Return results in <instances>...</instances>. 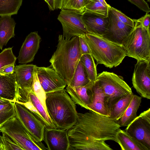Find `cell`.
Masks as SVG:
<instances>
[{
	"mask_svg": "<svg viewBox=\"0 0 150 150\" xmlns=\"http://www.w3.org/2000/svg\"><path fill=\"white\" fill-rule=\"evenodd\" d=\"M35 65L32 64H23L15 66L14 73L19 89L28 92L32 90L33 71Z\"/></svg>",
	"mask_w": 150,
	"mask_h": 150,
	"instance_id": "cell-20",
	"label": "cell"
},
{
	"mask_svg": "<svg viewBox=\"0 0 150 150\" xmlns=\"http://www.w3.org/2000/svg\"><path fill=\"white\" fill-rule=\"evenodd\" d=\"M79 48L81 55L91 54L90 48L85 39V35L79 36Z\"/></svg>",
	"mask_w": 150,
	"mask_h": 150,
	"instance_id": "cell-36",
	"label": "cell"
},
{
	"mask_svg": "<svg viewBox=\"0 0 150 150\" xmlns=\"http://www.w3.org/2000/svg\"><path fill=\"white\" fill-rule=\"evenodd\" d=\"M16 59L13 53L12 47L4 49L0 53V70L8 66L15 64Z\"/></svg>",
	"mask_w": 150,
	"mask_h": 150,
	"instance_id": "cell-32",
	"label": "cell"
},
{
	"mask_svg": "<svg viewBox=\"0 0 150 150\" xmlns=\"http://www.w3.org/2000/svg\"><path fill=\"white\" fill-rule=\"evenodd\" d=\"M81 56L78 36L68 40L62 35H59L56 50L49 62L51 67L60 76L67 86L70 84Z\"/></svg>",
	"mask_w": 150,
	"mask_h": 150,
	"instance_id": "cell-2",
	"label": "cell"
},
{
	"mask_svg": "<svg viewBox=\"0 0 150 150\" xmlns=\"http://www.w3.org/2000/svg\"><path fill=\"white\" fill-rule=\"evenodd\" d=\"M93 0H84L85 6L89 3L91 1Z\"/></svg>",
	"mask_w": 150,
	"mask_h": 150,
	"instance_id": "cell-45",
	"label": "cell"
},
{
	"mask_svg": "<svg viewBox=\"0 0 150 150\" xmlns=\"http://www.w3.org/2000/svg\"><path fill=\"white\" fill-rule=\"evenodd\" d=\"M85 37L91 54L97 64H103L111 68L119 65L127 56L122 45L101 36L88 33L85 35Z\"/></svg>",
	"mask_w": 150,
	"mask_h": 150,
	"instance_id": "cell-4",
	"label": "cell"
},
{
	"mask_svg": "<svg viewBox=\"0 0 150 150\" xmlns=\"http://www.w3.org/2000/svg\"><path fill=\"white\" fill-rule=\"evenodd\" d=\"M81 19L88 33L102 36L107 30L108 17H100L85 11L82 14Z\"/></svg>",
	"mask_w": 150,
	"mask_h": 150,
	"instance_id": "cell-18",
	"label": "cell"
},
{
	"mask_svg": "<svg viewBox=\"0 0 150 150\" xmlns=\"http://www.w3.org/2000/svg\"><path fill=\"white\" fill-rule=\"evenodd\" d=\"M125 131L146 149L150 150V122L140 115L129 125Z\"/></svg>",
	"mask_w": 150,
	"mask_h": 150,
	"instance_id": "cell-14",
	"label": "cell"
},
{
	"mask_svg": "<svg viewBox=\"0 0 150 150\" xmlns=\"http://www.w3.org/2000/svg\"><path fill=\"white\" fill-rule=\"evenodd\" d=\"M104 6H105L109 7L110 6L106 2L105 0H98Z\"/></svg>",
	"mask_w": 150,
	"mask_h": 150,
	"instance_id": "cell-43",
	"label": "cell"
},
{
	"mask_svg": "<svg viewBox=\"0 0 150 150\" xmlns=\"http://www.w3.org/2000/svg\"><path fill=\"white\" fill-rule=\"evenodd\" d=\"M134 28L122 46L126 56L150 62V33L142 26L138 19H133Z\"/></svg>",
	"mask_w": 150,
	"mask_h": 150,
	"instance_id": "cell-5",
	"label": "cell"
},
{
	"mask_svg": "<svg viewBox=\"0 0 150 150\" xmlns=\"http://www.w3.org/2000/svg\"><path fill=\"white\" fill-rule=\"evenodd\" d=\"M16 102L30 110L45 127L56 128L41 103L33 91H27L18 89Z\"/></svg>",
	"mask_w": 150,
	"mask_h": 150,
	"instance_id": "cell-10",
	"label": "cell"
},
{
	"mask_svg": "<svg viewBox=\"0 0 150 150\" xmlns=\"http://www.w3.org/2000/svg\"><path fill=\"white\" fill-rule=\"evenodd\" d=\"M1 139L5 150H23L20 146L16 144L9 137L4 134L1 136Z\"/></svg>",
	"mask_w": 150,
	"mask_h": 150,
	"instance_id": "cell-35",
	"label": "cell"
},
{
	"mask_svg": "<svg viewBox=\"0 0 150 150\" xmlns=\"http://www.w3.org/2000/svg\"><path fill=\"white\" fill-rule=\"evenodd\" d=\"M133 95L132 93L120 99L111 108L108 117L116 121L120 118L129 105Z\"/></svg>",
	"mask_w": 150,
	"mask_h": 150,
	"instance_id": "cell-25",
	"label": "cell"
},
{
	"mask_svg": "<svg viewBox=\"0 0 150 150\" xmlns=\"http://www.w3.org/2000/svg\"><path fill=\"white\" fill-rule=\"evenodd\" d=\"M15 64L8 66L0 70V74L7 75L14 73Z\"/></svg>",
	"mask_w": 150,
	"mask_h": 150,
	"instance_id": "cell-39",
	"label": "cell"
},
{
	"mask_svg": "<svg viewBox=\"0 0 150 150\" xmlns=\"http://www.w3.org/2000/svg\"><path fill=\"white\" fill-rule=\"evenodd\" d=\"M62 9L83 13L85 11L84 0H64Z\"/></svg>",
	"mask_w": 150,
	"mask_h": 150,
	"instance_id": "cell-33",
	"label": "cell"
},
{
	"mask_svg": "<svg viewBox=\"0 0 150 150\" xmlns=\"http://www.w3.org/2000/svg\"><path fill=\"white\" fill-rule=\"evenodd\" d=\"M148 2H150V0H147Z\"/></svg>",
	"mask_w": 150,
	"mask_h": 150,
	"instance_id": "cell-46",
	"label": "cell"
},
{
	"mask_svg": "<svg viewBox=\"0 0 150 150\" xmlns=\"http://www.w3.org/2000/svg\"><path fill=\"white\" fill-rule=\"evenodd\" d=\"M41 38L38 32H32L26 37L18 57L19 63L26 64L32 62L40 47Z\"/></svg>",
	"mask_w": 150,
	"mask_h": 150,
	"instance_id": "cell-16",
	"label": "cell"
},
{
	"mask_svg": "<svg viewBox=\"0 0 150 150\" xmlns=\"http://www.w3.org/2000/svg\"><path fill=\"white\" fill-rule=\"evenodd\" d=\"M82 13L68 9H61L57 19L62 24L63 37L69 40L88 33L81 19Z\"/></svg>",
	"mask_w": 150,
	"mask_h": 150,
	"instance_id": "cell-9",
	"label": "cell"
},
{
	"mask_svg": "<svg viewBox=\"0 0 150 150\" xmlns=\"http://www.w3.org/2000/svg\"><path fill=\"white\" fill-rule=\"evenodd\" d=\"M90 81L88 78L83 65L79 60L73 76L68 85L72 87L84 86Z\"/></svg>",
	"mask_w": 150,
	"mask_h": 150,
	"instance_id": "cell-27",
	"label": "cell"
},
{
	"mask_svg": "<svg viewBox=\"0 0 150 150\" xmlns=\"http://www.w3.org/2000/svg\"><path fill=\"white\" fill-rule=\"evenodd\" d=\"M37 68L38 79L46 94L64 89L66 84L52 68L50 67H37Z\"/></svg>",
	"mask_w": 150,
	"mask_h": 150,
	"instance_id": "cell-13",
	"label": "cell"
},
{
	"mask_svg": "<svg viewBox=\"0 0 150 150\" xmlns=\"http://www.w3.org/2000/svg\"><path fill=\"white\" fill-rule=\"evenodd\" d=\"M116 142L122 150H146L141 144L136 141L125 131L120 129L115 135Z\"/></svg>",
	"mask_w": 150,
	"mask_h": 150,
	"instance_id": "cell-24",
	"label": "cell"
},
{
	"mask_svg": "<svg viewBox=\"0 0 150 150\" xmlns=\"http://www.w3.org/2000/svg\"><path fill=\"white\" fill-rule=\"evenodd\" d=\"M0 150H5L4 145L3 144L1 139V136L0 135Z\"/></svg>",
	"mask_w": 150,
	"mask_h": 150,
	"instance_id": "cell-42",
	"label": "cell"
},
{
	"mask_svg": "<svg viewBox=\"0 0 150 150\" xmlns=\"http://www.w3.org/2000/svg\"><path fill=\"white\" fill-rule=\"evenodd\" d=\"M103 92L109 114L111 107L122 97L132 93V89L122 79L112 72L103 71L95 81Z\"/></svg>",
	"mask_w": 150,
	"mask_h": 150,
	"instance_id": "cell-6",
	"label": "cell"
},
{
	"mask_svg": "<svg viewBox=\"0 0 150 150\" xmlns=\"http://www.w3.org/2000/svg\"><path fill=\"white\" fill-rule=\"evenodd\" d=\"M18 92L15 73L7 75L0 74V98L16 102Z\"/></svg>",
	"mask_w": 150,
	"mask_h": 150,
	"instance_id": "cell-19",
	"label": "cell"
},
{
	"mask_svg": "<svg viewBox=\"0 0 150 150\" xmlns=\"http://www.w3.org/2000/svg\"><path fill=\"white\" fill-rule=\"evenodd\" d=\"M80 61L83 65L89 80L94 83L97 76L96 66L91 54L81 56Z\"/></svg>",
	"mask_w": 150,
	"mask_h": 150,
	"instance_id": "cell-26",
	"label": "cell"
},
{
	"mask_svg": "<svg viewBox=\"0 0 150 150\" xmlns=\"http://www.w3.org/2000/svg\"><path fill=\"white\" fill-rule=\"evenodd\" d=\"M108 18L109 24L108 30L102 36L110 41L122 45L134 27L127 25L119 20L112 13L109 7Z\"/></svg>",
	"mask_w": 150,
	"mask_h": 150,
	"instance_id": "cell-12",
	"label": "cell"
},
{
	"mask_svg": "<svg viewBox=\"0 0 150 150\" xmlns=\"http://www.w3.org/2000/svg\"><path fill=\"white\" fill-rule=\"evenodd\" d=\"M37 67L35 65L33 68V79L32 86V90L39 99L48 113L46 105V93L38 79L37 75Z\"/></svg>",
	"mask_w": 150,
	"mask_h": 150,
	"instance_id": "cell-29",
	"label": "cell"
},
{
	"mask_svg": "<svg viewBox=\"0 0 150 150\" xmlns=\"http://www.w3.org/2000/svg\"><path fill=\"white\" fill-rule=\"evenodd\" d=\"M120 127L117 121L91 110L78 112L76 122L67 131L69 150H84L88 144L96 141L116 142V134Z\"/></svg>",
	"mask_w": 150,
	"mask_h": 150,
	"instance_id": "cell-1",
	"label": "cell"
},
{
	"mask_svg": "<svg viewBox=\"0 0 150 150\" xmlns=\"http://www.w3.org/2000/svg\"><path fill=\"white\" fill-rule=\"evenodd\" d=\"M0 132L8 136L24 150H47L41 142L37 141L26 131L15 116L0 127Z\"/></svg>",
	"mask_w": 150,
	"mask_h": 150,
	"instance_id": "cell-7",
	"label": "cell"
},
{
	"mask_svg": "<svg viewBox=\"0 0 150 150\" xmlns=\"http://www.w3.org/2000/svg\"><path fill=\"white\" fill-rule=\"evenodd\" d=\"M23 0H0V16L17 14Z\"/></svg>",
	"mask_w": 150,
	"mask_h": 150,
	"instance_id": "cell-28",
	"label": "cell"
},
{
	"mask_svg": "<svg viewBox=\"0 0 150 150\" xmlns=\"http://www.w3.org/2000/svg\"><path fill=\"white\" fill-rule=\"evenodd\" d=\"M138 20L140 22L142 26L148 32L150 33V14L148 13H146L145 15Z\"/></svg>",
	"mask_w": 150,
	"mask_h": 150,
	"instance_id": "cell-38",
	"label": "cell"
},
{
	"mask_svg": "<svg viewBox=\"0 0 150 150\" xmlns=\"http://www.w3.org/2000/svg\"><path fill=\"white\" fill-rule=\"evenodd\" d=\"M128 0L143 11L148 13L150 12L149 5L144 0Z\"/></svg>",
	"mask_w": 150,
	"mask_h": 150,
	"instance_id": "cell-37",
	"label": "cell"
},
{
	"mask_svg": "<svg viewBox=\"0 0 150 150\" xmlns=\"http://www.w3.org/2000/svg\"><path fill=\"white\" fill-rule=\"evenodd\" d=\"M93 89V101L89 110L108 117L109 112L105 105L104 94L96 82L94 83Z\"/></svg>",
	"mask_w": 150,
	"mask_h": 150,
	"instance_id": "cell-23",
	"label": "cell"
},
{
	"mask_svg": "<svg viewBox=\"0 0 150 150\" xmlns=\"http://www.w3.org/2000/svg\"><path fill=\"white\" fill-rule=\"evenodd\" d=\"M15 116L26 131L37 141L43 140L45 126L23 105L14 102Z\"/></svg>",
	"mask_w": 150,
	"mask_h": 150,
	"instance_id": "cell-8",
	"label": "cell"
},
{
	"mask_svg": "<svg viewBox=\"0 0 150 150\" xmlns=\"http://www.w3.org/2000/svg\"><path fill=\"white\" fill-rule=\"evenodd\" d=\"M68 130L45 127L44 139L48 150H69Z\"/></svg>",
	"mask_w": 150,
	"mask_h": 150,
	"instance_id": "cell-15",
	"label": "cell"
},
{
	"mask_svg": "<svg viewBox=\"0 0 150 150\" xmlns=\"http://www.w3.org/2000/svg\"><path fill=\"white\" fill-rule=\"evenodd\" d=\"M133 87L142 97L150 99V62L137 60L132 78Z\"/></svg>",
	"mask_w": 150,
	"mask_h": 150,
	"instance_id": "cell-11",
	"label": "cell"
},
{
	"mask_svg": "<svg viewBox=\"0 0 150 150\" xmlns=\"http://www.w3.org/2000/svg\"><path fill=\"white\" fill-rule=\"evenodd\" d=\"M46 105L48 114L57 128L68 130L76 122L75 103L64 89L46 94Z\"/></svg>",
	"mask_w": 150,
	"mask_h": 150,
	"instance_id": "cell-3",
	"label": "cell"
},
{
	"mask_svg": "<svg viewBox=\"0 0 150 150\" xmlns=\"http://www.w3.org/2000/svg\"><path fill=\"white\" fill-rule=\"evenodd\" d=\"M142 102V97L134 95L122 116L117 122L120 127L127 126L137 117V113Z\"/></svg>",
	"mask_w": 150,
	"mask_h": 150,
	"instance_id": "cell-22",
	"label": "cell"
},
{
	"mask_svg": "<svg viewBox=\"0 0 150 150\" xmlns=\"http://www.w3.org/2000/svg\"><path fill=\"white\" fill-rule=\"evenodd\" d=\"M9 102L10 101H9L6 100L4 99L1 98H0V105Z\"/></svg>",
	"mask_w": 150,
	"mask_h": 150,
	"instance_id": "cell-44",
	"label": "cell"
},
{
	"mask_svg": "<svg viewBox=\"0 0 150 150\" xmlns=\"http://www.w3.org/2000/svg\"><path fill=\"white\" fill-rule=\"evenodd\" d=\"M110 6H105L98 0H93L85 6V11L100 17H107Z\"/></svg>",
	"mask_w": 150,
	"mask_h": 150,
	"instance_id": "cell-30",
	"label": "cell"
},
{
	"mask_svg": "<svg viewBox=\"0 0 150 150\" xmlns=\"http://www.w3.org/2000/svg\"><path fill=\"white\" fill-rule=\"evenodd\" d=\"M94 83L90 81L85 86L76 87L68 85L66 88V91L75 104L89 110L93 101V88Z\"/></svg>",
	"mask_w": 150,
	"mask_h": 150,
	"instance_id": "cell-17",
	"label": "cell"
},
{
	"mask_svg": "<svg viewBox=\"0 0 150 150\" xmlns=\"http://www.w3.org/2000/svg\"><path fill=\"white\" fill-rule=\"evenodd\" d=\"M14 116V102H9L0 105V127Z\"/></svg>",
	"mask_w": 150,
	"mask_h": 150,
	"instance_id": "cell-31",
	"label": "cell"
},
{
	"mask_svg": "<svg viewBox=\"0 0 150 150\" xmlns=\"http://www.w3.org/2000/svg\"><path fill=\"white\" fill-rule=\"evenodd\" d=\"M109 8L113 14L119 20L127 25L132 27H134V22L133 19L126 16L120 11L110 6Z\"/></svg>",
	"mask_w": 150,
	"mask_h": 150,
	"instance_id": "cell-34",
	"label": "cell"
},
{
	"mask_svg": "<svg viewBox=\"0 0 150 150\" xmlns=\"http://www.w3.org/2000/svg\"><path fill=\"white\" fill-rule=\"evenodd\" d=\"M47 4L50 11L54 10V0H44Z\"/></svg>",
	"mask_w": 150,
	"mask_h": 150,
	"instance_id": "cell-41",
	"label": "cell"
},
{
	"mask_svg": "<svg viewBox=\"0 0 150 150\" xmlns=\"http://www.w3.org/2000/svg\"><path fill=\"white\" fill-rule=\"evenodd\" d=\"M16 24L11 16L0 17V49L2 50L11 38L15 36L14 29Z\"/></svg>",
	"mask_w": 150,
	"mask_h": 150,
	"instance_id": "cell-21",
	"label": "cell"
},
{
	"mask_svg": "<svg viewBox=\"0 0 150 150\" xmlns=\"http://www.w3.org/2000/svg\"><path fill=\"white\" fill-rule=\"evenodd\" d=\"M64 0H54V9L62 8Z\"/></svg>",
	"mask_w": 150,
	"mask_h": 150,
	"instance_id": "cell-40",
	"label": "cell"
}]
</instances>
